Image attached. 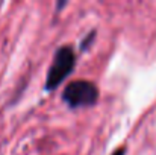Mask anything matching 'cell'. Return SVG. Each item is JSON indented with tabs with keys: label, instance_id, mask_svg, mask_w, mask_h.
<instances>
[{
	"label": "cell",
	"instance_id": "6da1fadb",
	"mask_svg": "<svg viewBox=\"0 0 156 155\" xmlns=\"http://www.w3.org/2000/svg\"><path fill=\"white\" fill-rule=\"evenodd\" d=\"M74 64H76V55L70 46H62L61 49H58L53 56V62L49 68V73H47L46 88L52 91L58 85H61L73 72Z\"/></svg>",
	"mask_w": 156,
	"mask_h": 155
},
{
	"label": "cell",
	"instance_id": "7a4b0ae2",
	"mask_svg": "<svg viewBox=\"0 0 156 155\" xmlns=\"http://www.w3.org/2000/svg\"><path fill=\"white\" fill-rule=\"evenodd\" d=\"M62 101L70 108L93 106L99 101V88L90 81H73L64 88Z\"/></svg>",
	"mask_w": 156,
	"mask_h": 155
},
{
	"label": "cell",
	"instance_id": "3957f363",
	"mask_svg": "<svg viewBox=\"0 0 156 155\" xmlns=\"http://www.w3.org/2000/svg\"><path fill=\"white\" fill-rule=\"evenodd\" d=\"M91 41H93V34H91V35H90V37H88V38H87V40H85V41L82 43V47L85 49V47H87V46H88V44H90Z\"/></svg>",
	"mask_w": 156,
	"mask_h": 155
},
{
	"label": "cell",
	"instance_id": "277c9868",
	"mask_svg": "<svg viewBox=\"0 0 156 155\" xmlns=\"http://www.w3.org/2000/svg\"><path fill=\"white\" fill-rule=\"evenodd\" d=\"M124 154H126V148H120V149H117L112 155H124Z\"/></svg>",
	"mask_w": 156,
	"mask_h": 155
}]
</instances>
